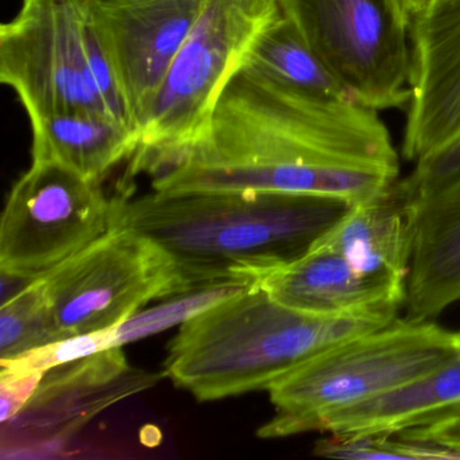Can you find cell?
<instances>
[{
  "label": "cell",
  "instance_id": "cell-6",
  "mask_svg": "<svg viewBox=\"0 0 460 460\" xmlns=\"http://www.w3.org/2000/svg\"><path fill=\"white\" fill-rule=\"evenodd\" d=\"M279 14V0H207L139 131L131 174L157 173L203 131L252 45Z\"/></svg>",
  "mask_w": 460,
  "mask_h": 460
},
{
  "label": "cell",
  "instance_id": "cell-2",
  "mask_svg": "<svg viewBox=\"0 0 460 460\" xmlns=\"http://www.w3.org/2000/svg\"><path fill=\"white\" fill-rule=\"evenodd\" d=\"M341 199L263 190L147 193L111 200L130 228L172 258L184 287L263 276L305 255L349 211Z\"/></svg>",
  "mask_w": 460,
  "mask_h": 460
},
{
  "label": "cell",
  "instance_id": "cell-10",
  "mask_svg": "<svg viewBox=\"0 0 460 460\" xmlns=\"http://www.w3.org/2000/svg\"><path fill=\"white\" fill-rule=\"evenodd\" d=\"M207 0H93L88 13L141 131Z\"/></svg>",
  "mask_w": 460,
  "mask_h": 460
},
{
  "label": "cell",
  "instance_id": "cell-21",
  "mask_svg": "<svg viewBox=\"0 0 460 460\" xmlns=\"http://www.w3.org/2000/svg\"><path fill=\"white\" fill-rule=\"evenodd\" d=\"M115 347V327L101 332L72 336L56 343L34 349L14 360L0 362L2 368L18 371H47L72 360L90 357L96 352Z\"/></svg>",
  "mask_w": 460,
  "mask_h": 460
},
{
  "label": "cell",
  "instance_id": "cell-15",
  "mask_svg": "<svg viewBox=\"0 0 460 460\" xmlns=\"http://www.w3.org/2000/svg\"><path fill=\"white\" fill-rule=\"evenodd\" d=\"M416 238V206L398 181L354 204L314 244L341 255L358 273L406 284Z\"/></svg>",
  "mask_w": 460,
  "mask_h": 460
},
{
  "label": "cell",
  "instance_id": "cell-26",
  "mask_svg": "<svg viewBox=\"0 0 460 460\" xmlns=\"http://www.w3.org/2000/svg\"><path fill=\"white\" fill-rule=\"evenodd\" d=\"M443 2H447V0H427V4H425L424 9L422 10L427 9V7L435 6V4H443ZM417 14H419V13H417Z\"/></svg>",
  "mask_w": 460,
  "mask_h": 460
},
{
  "label": "cell",
  "instance_id": "cell-1",
  "mask_svg": "<svg viewBox=\"0 0 460 460\" xmlns=\"http://www.w3.org/2000/svg\"><path fill=\"white\" fill-rule=\"evenodd\" d=\"M153 176L160 193L263 190L354 206L397 184L400 158L376 110L239 71L203 131Z\"/></svg>",
  "mask_w": 460,
  "mask_h": 460
},
{
  "label": "cell",
  "instance_id": "cell-13",
  "mask_svg": "<svg viewBox=\"0 0 460 460\" xmlns=\"http://www.w3.org/2000/svg\"><path fill=\"white\" fill-rule=\"evenodd\" d=\"M258 285L288 308L323 316L398 312L406 300V284L358 273L341 255L320 246L266 274Z\"/></svg>",
  "mask_w": 460,
  "mask_h": 460
},
{
  "label": "cell",
  "instance_id": "cell-27",
  "mask_svg": "<svg viewBox=\"0 0 460 460\" xmlns=\"http://www.w3.org/2000/svg\"><path fill=\"white\" fill-rule=\"evenodd\" d=\"M79 2H82V4H91V2H93V0H79Z\"/></svg>",
  "mask_w": 460,
  "mask_h": 460
},
{
  "label": "cell",
  "instance_id": "cell-8",
  "mask_svg": "<svg viewBox=\"0 0 460 460\" xmlns=\"http://www.w3.org/2000/svg\"><path fill=\"white\" fill-rule=\"evenodd\" d=\"M41 281L63 339L117 327L150 301L187 289L165 250L123 227L110 228Z\"/></svg>",
  "mask_w": 460,
  "mask_h": 460
},
{
  "label": "cell",
  "instance_id": "cell-18",
  "mask_svg": "<svg viewBox=\"0 0 460 460\" xmlns=\"http://www.w3.org/2000/svg\"><path fill=\"white\" fill-rule=\"evenodd\" d=\"M241 71L317 98L359 103L282 13L260 34Z\"/></svg>",
  "mask_w": 460,
  "mask_h": 460
},
{
  "label": "cell",
  "instance_id": "cell-7",
  "mask_svg": "<svg viewBox=\"0 0 460 460\" xmlns=\"http://www.w3.org/2000/svg\"><path fill=\"white\" fill-rule=\"evenodd\" d=\"M328 68L368 109L411 101V13L403 0H279Z\"/></svg>",
  "mask_w": 460,
  "mask_h": 460
},
{
  "label": "cell",
  "instance_id": "cell-4",
  "mask_svg": "<svg viewBox=\"0 0 460 460\" xmlns=\"http://www.w3.org/2000/svg\"><path fill=\"white\" fill-rule=\"evenodd\" d=\"M457 339L459 331L406 317L347 339L269 387L274 416L258 429V436L279 438L314 432L331 411L440 367L454 355Z\"/></svg>",
  "mask_w": 460,
  "mask_h": 460
},
{
  "label": "cell",
  "instance_id": "cell-20",
  "mask_svg": "<svg viewBox=\"0 0 460 460\" xmlns=\"http://www.w3.org/2000/svg\"><path fill=\"white\" fill-rule=\"evenodd\" d=\"M63 341L41 279L28 282L0 305V362Z\"/></svg>",
  "mask_w": 460,
  "mask_h": 460
},
{
  "label": "cell",
  "instance_id": "cell-19",
  "mask_svg": "<svg viewBox=\"0 0 460 460\" xmlns=\"http://www.w3.org/2000/svg\"><path fill=\"white\" fill-rule=\"evenodd\" d=\"M258 284L260 281L252 279H223L196 285L168 296L160 300L157 305L141 309L138 314L117 325L115 346L123 347L168 330L173 325L184 324L190 317Z\"/></svg>",
  "mask_w": 460,
  "mask_h": 460
},
{
  "label": "cell",
  "instance_id": "cell-14",
  "mask_svg": "<svg viewBox=\"0 0 460 460\" xmlns=\"http://www.w3.org/2000/svg\"><path fill=\"white\" fill-rule=\"evenodd\" d=\"M411 198L416 238L406 282V319L430 320L460 301V177Z\"/></svg>",
  "mask_w": 460,
  "mask_h": 460
},
{
  "label": "cell",
  "instance_id": "cell-17",
  "mask_svg": "<svg viewBox=\"0 0 460 460\" xmlns=\"http://www.w3.org/2000/svg\"><path fill=\"white\" fill-rule=\"evenodd\" d=\"M31 125L33 161H55L95 181L133 158L141 139L130 123L101 112H58Z\"/></svg>",
  "mask_w": 460,
  "mask_h": 460
},
{
  "label": "cell",
  "instance_id": "cell-5",
  "mask_svg": "<svg viewBox=\"0 0 460 460\" xmlns=\"http://www.w3.org/2000/svg\"><path fill=\"white\" fill-rule=\"evenodd\" d=\"M0 80L17 93L31 122L93 111L134 126L88 6L79 0H23L14 20L0 28Z\"/></svg>",
  "mask_w": 460,
  "mask_h": 460
},
{
  "label": "cell",
  "instance_id": "cell-24",
  "mask_svg": "<svg viewBox=\"0 0 460 460\" xmlns=\"http://www.w3.org/2000/svg\"><path fill=\"white\" fill-rule=\"evenodd\" d=\"M398 436L403 440L440 447L451 452L454 459H460V411L432 424L403 430Z\"/></svg>",
  "mask_w": 460,
  "mask_h": 460
},
{
  "label": "cell",
  "instance_id": "cell-25",
  "mask_svg": "<svg viewBox=\"0 0 460 460\" xmlns=\"http://www.w3.org/2000/svg\"><path fill=\"white\" fill-rule=\"evenodd\" d=\"M403 4H405L406 9L411 13V17H413L414 14L424 9L427 0H403Z\"/></svg>",
  "mask_w": 460,
  "mask_h": 460
},
{
  "label": "cell",
  "instance_id": "cell-16",
  "mask_svg": "<svg viewBox=\"0 0 460 460\" xmlns=\"http://www.w3.org/2000/svg\"><path fill=\"white\" fill-rule=\"evenodd\" d=\"M460 411V331L454 355L427 376L323 417L316 430L338 436H393Z\"/></svg>",
  "mask_w": 460,
  "mask_h": 460
},
{
  "label": "cell",
  "instance_id": "cell-12",
  "mask_svg": "<svg viewBox=\"0 0 460 460\" xmlns=\"http://www.w3.org/2000/svg\"><path fill=\"white\" fill-rule=\"evenodd\" d=\"M150 384L152 376L130 367L122 346L111 347L47 371L25 409L4 425L66 435L102 409Z\"/></svg>",
  "mask_w": 460,
  "mask_h": 460
},
{
  "label": "cell",
  "instance_id": "cell-22",
  "mask_svg": "<svg viewBox=\"0 0 460 460\" xmlns=\"http://www.w3.org/2000/svg\"><path fill=\"white\" fill-rule=\"evenodd\" d=\"M460 177V134L416 161L413 172L401 185L411 196L421 195Z\"/></svg>",
  "mask_w": 460,
  "mask_h": 460
},
{
  "label": "cell",
  "instance_id": "cell-11",
  "mask_svg": "<svg viewBox=\"0 0 460 460\" xmlns=\"http://www.w3.org/2000/svg\"><path fill=\"white\" fill-rule=\"evenodd\" d=\"M409 88L402 155L416 163L460 134V0L411 17Z\"/></svg>",
  "mask_w": 460,
  "mask_h": 460
},
{
  "label": "cell",
  "instance_id": "cell-23",
  "mask_svg": "<svg viewBox=\"0 0 460 460\" xmlns=\"http://www.w3.org/2000/svg\"><path fill=\"white\" fill-rule=\"evenodd\" d=\"M44 371H18L2 368L0 371V421L14 420L28 405L39 389Z\"/></svg>",
  "mask_w": 460,
  "mask_h": 460
},
{
  "label": "cell",
  "instance_id": "cell-3",
  "mask_svg": "<svg viewBox=\"0 0 460 460\" xmlns=\"http://www.w3.org/2000/svg\"><path fill=\"white\" fill-rule=\"evenodd\" d=\"M397 314H305L255 285L180 325L168 346L165 374L199 401L268 390L325 349L390 324Z\"/></svg>",
  "mask_w": 460,
  "mask_h": 460
},
{
  "label": "cell",
  "instance_id": "cell-9",
  "mask_svg": "<svg viewBox=\"0 0 460 460\" xmlns=\"http://www.w3.org/2000/svg\"><path fill=\"white\" fill-rule=\"evenodd\" d=\"M111 228L101 181L55 161H33L15 182L0 220V270L41 279Z\"/></svg>",
  "mask_w": 460,
  "mask_h": 460
}]
</instances>
